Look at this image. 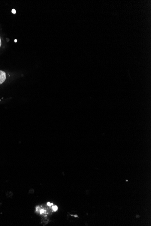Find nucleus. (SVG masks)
Segmentation results:
<instances>
[{
  "instance_id": "4",
  "label": "nucleus",
  "mask_w": 151,
  "mask_h": 226,
  "mask_svg": "<svg viewBox=\"0 0 151 226\" xmlns=\"http://www.w3.org/2000/svg\"><path fill=\"white\" fill-rule=\"evenodd\" d=\"M47 205H48L49 206H52V205H53V204L50 203V202H48V203H47Z\"/></svg>"
},
{
  "instance_id": "7",
  "label": "nucleus",
  "mask_w": 151,
  "mask_h": 226,
  "mask_svg": "<svg viewBox=\"0 0 151 226\" xmlns=\"http://www.w3.org/2000/svg\"><path fill=\"white\" fill-rule=\"evenodd\" d=\"M17 40H15V41H15V42H16H16H17Z\"/></svg>"
},
{
  "instance_id": "1",
  "label": "nucleus",
  "mask_w": 151,
  "mask_h": 226,
  "mask_svg": "<svg viewBox=\"0 0 151 226\" xmlns=\"http://www.w3.org/2000/svg\"><path fill=\"white\" fill-rule=\"evenodd\" d=\"M6 80V74L3 71H0V84H2Z\"/></svg>"
},
{
  "instance_id": "6",
  "label": "nucleus",
  "mask_w": 151,
  "mask_h": 226,
  "mask_svg": "<svg viewBox=\"0 0 151 226\" xmlns=\"http://www.w3.org/2000/svg\"><path fill=\"white\" fill-rule=\"evenodd\" d=\"M1 45H2L1 39V38H0V47H1Z\"/></svg>"
},
{
  "instance_id": "5",
  "label": "nucleus",
  "mask_w": 151,
  "mask_h": 226,
  "mask_svg": "<svg viewBox=\"0 0 151 226\" xmlns=\"http://www.w3.org/2000/svg\"><path fill=\"white\" fill-rule=\"evenodd\" d=\"M12 13H13V14H16V10H15V9H12Z\"/></svg>"
},
{
  "instance_id": "2",
  "label": "nucleus",
  "mask_w": 151,
  "mask_h": 226,
  "mask_svg": "<svg viewBox=\"0 0 151 226\" xmlns=\"http://www.w3.org/2000/svg\"><path fill=\"white\" fill-rule=\"evenodd\" d=\"M52 209L54 211H56L58 210V208L57 206H53L52 207Z\"/></svg>"
},
{
  "instance_id": "3",
  "label": "nucleus",
  "mask_w": 151,
  "mask_h": 226,
  "mask_svg": "<svg viewBox=\"0 0 151 226\" xmlns=\"http://www.w3.org/2000/svg\"><path fill=\"white\" fill-rule=\"evenodd\" d=\"M44 212H45V210H44V209H42V210H40V213H41V214H42V213H44Z\"/></svg>"
}]
</instances>
